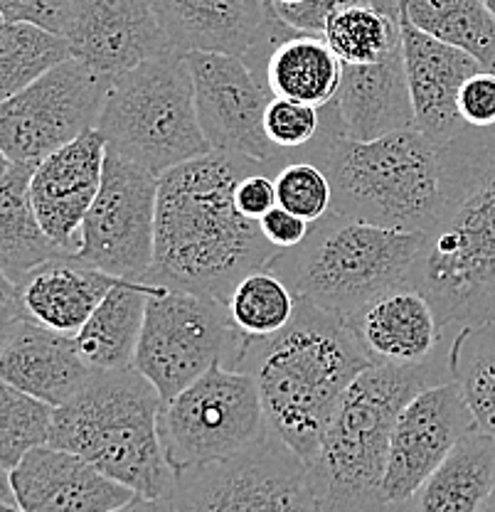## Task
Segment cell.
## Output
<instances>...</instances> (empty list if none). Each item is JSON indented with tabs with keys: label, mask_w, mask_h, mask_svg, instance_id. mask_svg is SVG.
<instances>
[{
	"label": "cell",
	"mask_w": 495,
	"mask_h": 512,
	"mask_svg": "<svg viewBox=\"0 0 495 512\" xmlns=\"http://www.w3.org/2000/svg\"><path fill=\"white\" fill-rule=\"evenodd\" d=\"M264 163L212 151L161 178L156 256L143 284L230 301L239 281L266 269L279 249L234 207V188ZM269 170V168H266Z\"/></svg>",
	"instance_id": "1"
},
{
	"label": "cell",
	"mask_w": 495,
	"mask_h": 512,
	"mask_svg": "<svg viewBox=\"0 0 495 512\" xmlns=\"http://www.w3.org/2000/svg\"><path fill=\"white\" fill-rule=\"evenodd\" d=\"M441 153V207L409 274L459 330L495 320V128L466 126Z\"/></svg>",
	"instance_id": "2"
},
{
	"label": "cell",
	"mask_w": 495,
	"mask_h": 512,
	"mask_svg": "<svg viewBox=\"0 0 495 512\" xmlns=\"http://www.w3.org/2000/svg\"><path fill=\"white\" fill-rule=\"evenodd\" d=\"M372 360L348 320L298 298L294 320L271 338H247L239 372L262 392L269 431L311 466L335 409Z\"/></svg>",
	"instance_id": "3"
},
{
	"label": "cell",
	"mask_w": 495,
	"mask_h": 512,
	"mask_svg": "<svg viewBox=\"0 0 495 512\" xmlns=\"http://www.w3.org/2000/svg\"><path fill=\"white\" fill-rule=\"evenodd\" d=\"M444 382L449 355L417 367L375 365L350 384L308 466L323 512H402L382 490L392 431L419 392Z\"/></svg>",
	"instance_id": "4"
},
{
	"label": "cell",
	"mask_w": 495,
	"mask_h": 512,
	"mask_svg": "<svg viewBox=\"0 0 495 512\" xmlns=\"http://www.w3.org/2000/svg\"><path fill=\"white\" fill-rule=\"evenodd\" d=\"M163 399L136 367L97 372L57 407L50 444L72 451L143 498H173L178 471L158 431Z\"/></svg>",
	"instance_id": "5"
},
{
	"label": "cell",
	"mask_w": 495,
	"mask_h": 512,
	"mask_svg": "<svg viewBox=\"0 0 495 512\" xmlns=\"http://www.w3.org/2000/svg\"><path fill=\"white\" fill-rule=\"evenodd\" d=\"M333 188L330 212L402 232H427L441 207V153L417 126L353 141L321 126L298 153Z\"/></svg>",
	"instance_id": "6"
},
{
	"label": "cell",
	"mask_w": 495,
	"mask_h": 512,
	"mask_svg": "<svg viewBox=\"0 0 495 512\" xmlns=\"http://www.w3.org/2000/svg\"><path fill=\"white\" fill-rule=\"evenodd\" d=\"M424 239V232L377 227L328 212L311 222L298 247L276 252L266 269L296 298L350 318L372 298L407 284Z\"/></svg>",
	"instance_id": "7"
},
{
	"label": "cell",
	"mask_w": 495,
	"mask_h": 512,
	"mask_svg": "<svg viewBox=\"0 0 495 512\" xmlns=\"http://www.w3.org/2000/svg\"><path fill=\"white\" fill-rule=\"evenodd\" d=\"M97 131L111 151L158 178L212 153L198 119L188 55L168 52L116 77Z\"/></svg>",
	"instance_id": "8"
},
{
	"label": "cell",
	"mask_w": 495,
	"mask_h": 512,
	"mask_svg": "<svg viewBox=\"0 0 495 512\" xmlns=\"http://www.w3.org/2000/svg\"><path fill=\"white\" fill-rule=\"evenodd\" d=\"M247 335L239 333L227 303L188 291L151 296L136 352V370L173 399L212 367L239 370Z\"/></svg>",
	"instance_id": "9"
},
{
	"label": "cell",
	"mask_w": 495,
	"mask_h": 512,
	"mask_svg": "<svg viewBox=\"0 0 495 512\" xmlns=\"http://www.w3.org/2000/svg\"><path fill=\"white\" fill-rule=\"evenodd\" d=\"M158 431L178 473L237 456L271 434L254 375L227 367H212L163 402Z\"/></svg>",
	"instance_id": "10"
},
{
	"label": "cell",
	"mask_w": 495,
	"mask_h": 512,
	"mask_svg": "<svg viewBox=\"0 0 495 512\" xmlns=\"http://www.w3.org/2000/svg\"><path fill=\"white\" fill-rule=\"evenodd\" d=\"M175 512H323L308 463L279 436L237 456L178 473Z\"/></svg>",
	"instance_id": "11"
},
{
	"label": "cell",
	"mask_w": 495,
	"mask_h": 512,
	"mask_svg": "<svg viewBox=\"0 0 495 512\" xmlns=\"http://www.w3.org/2000/svg\"><path fill=\"white\" fill-rule=\"evenodd\" d=\"M116 79L67 60L0 106V148L15 163H40L99 126Z\"/></svg>",
	"instance_id": "12"
},
{
	"label": "cell",
	"mask_w": 495,
	"mask_h": 512,
	"mask_svg": "<svg viewBox=\"0 0 495 512\" xmlns=\"http://www.w3.org/2000/svg\"><path fill=\"white\" fill-rule=\"evenodd\" d=\"M161 178L106 148L104 178L82 224L77 259L124 281H146L156 256Z\"/></svg>",
	"instance_id": "13"
},
{
	"label": "cell",
	"mask_w": 495,
	"mask_h": 512,
	"mask_svg": "<svg viewBox=\"0 0 495 512\" xmlns=\"http://www.w3.org/2000/svg\"><path fill=\"white\" fill-rule=\"evenodd\" d=\"M188 64L198 119L212 151L259 160L274 175L294 163L266 136L264 116L274 96L242 57L190 52Z\"/></svg>",
	"instance_id": "14"
},
{
	"label": "cell",
	"mask_w": 495,
	"mask_h": 512,
	"mask_svg": "<svg viewBox=\"0 0 495 512\" xmlns=\"http://www.w3.org/2000/svg\"><path fill=\"white\" fill-rule=\"evenodd\" d=\"M473 431H478L476 419L456 382L434 384L419 392L402 409L392 431L382 485L387 503L402 508Z\"/></svg>",
	"instance_id": "15"
},
{
	"label": "cell",
	"mask_w": 495,
	"mask_h": 512,
	"mask_svg": "<svg viewBox=\"0 0 495 512\" xmlns=\"http://www.w3.org/2000/svg\"><path fill=\"white\" fill-rule=\"evenodd\" d=\"M65 37L74 60L114 79L175 52L153 0H77Z\"/></svg>",
	"instance_id": "16"
},
{
	"label": "cell",
	"mask_w": 495,
	"mask_h": 512,
	"mask_svg": "<svg viewBox=\"0 0 495 512\" xmlns=\"http://www.w3.org/2000/svg\"><path fill=\"white\" fill-rule=\"evenodd\" d=\"M106 141L94 128L40 160L30 197L47 237L67 254L82 249V224L97 200L104 178Z\"/></svg>",
	"instance_id": "17"
},
{
	"label": "cell",
	"mask_w": 495,
	"mask_h": 512,
	"mask_svg": "<svg viewBox=\"0 0 495 512\" xmlns=\"http://www.w3.org/2000/svg\"><path fill=\"white\" fill-rule=\"evenodd\" d=\"M372 365L417 367L449 355L456 330L444 328L439 313L419 288L402 284L372 298L345 318Z\"/></svg>",
	"instance_id": "18"
},
{
	"label": "cell",
	"mask_w": 495,
	"mask_h": 512,
	"mask_svg": "<svg viewBox=\"0 0 495 512\" xmlns=\"http://www.w3.org/2000/svg\"><path fill=\"white\" fill-rule=\"evenodd\" d=\"M321 126L353 141H375L414 126L402 42L380 62L345 64L338 94L321 109Z\"/></svg>",
	"instance_id": "19"
},
{
	"label": "cell",
	"mask_w": 495,
	"mask_h": 512,
	"mask_svg": "<svg viewBox=\"0 0 495 512\" xmlns=\"http://www.w3.org/2000/svg\"><path fill=\"white\" fill-rule=\"evenodd\" d=\"M8 493L25 512H111L133 498V490L72 451L40 446L13 471H5Z\"/></svg>",
	"instance_id": "20"
},
{
	"label": "cell",
	"mask_w": 495,
	"mask_h": 512,
	"mask_svg": "<svg viewBox=\"0 0 495 512\" xmlns=\"http://www.w3.org/2000/svg\"><path fill=\"white\" fill-rule=\"evenodd\" d=\"M92 375L74 335H62L18 313H0V377L5 384L62 407Z\"/></svg>",
	"instance_id": "21"
},
{
	"label": "cell",
	"mask_w": 495,
	"mask_h": 512,
	"mask_svg": "<svg viewBox=\"0 0 495 512\" xmlns=\"http://www.w3.org/2000/svg\"><path fill=\"white\" fill-rule=\"evenodd\" d=\"M399 28H402L404 67L412 92L414 126L436 148H444L466 128L459 114L461 87L468 77L486 67L459 47L446 45L417 30L407 18H399Z\"/></svg>",
	"instance_id": "22"
},
{
	"label": "cell",
	"mask_w": 495,
	"mask_h": 512,
	"mask_svg": "<svg viewBox=\"0 0 495 512\" xmlns=\"http://www.w3.org/2000/svg\"><path fill=\"white\" fill-rule=\"evenodd\" d=\"M116 281L79 261L77 254H60L18 284L3 279L0 313H18L62 335H77Z\"/></svg>",
	"instance_id": "23"
},
{
	"label": "cell",
	"mask_w": 495,
	"mask_h": 512,
	"mask_svg": "<svg viewBox=\"0 0 495 512\" xmlns=\"http://www.w3.org/2000/svg\"><path fill=\"white\" fill-rule=\"evenodd\" d=\"M170 47L247 60L274 18L269 0H153Z\"/></svg>",
	"instance_id": "24"
},
{
	"label": "cell",
	"mask_w": 495,
	"mask_h": 512,
	"mask_svg": "<svg viewBox=\"0 0 495 512\" xmlns=\"http://www.w3.org/2000/svg\"><path fill=\"white\" fill-rule=\"evenodd\" d=\"M161 291L163 288L141 284V281H116L92 318L74 335L84 362L92 370H129L136 365L148 301Z\"/></svg>",
	"instance_id": "25"
},
{
	"label": "cell",
	"mask_w": 495,
	"mask_h": 512,
	"mask_svg": "<svg viewBox=\"0 0 495 512\" xmlns=\"http://www.w3.org/2000/svg\"><path fill=\"white\" fill-rule=\"evenodd\" d=\"M495 488V439L473 431L402 505V512H486Z\"/></svg>",
	"instance_id": "26"
},
{
	"label": "cell",
	"mask_w": 495,
	"mask_h": 512,
	"mask_svg": "<svg viewBox=\"0 0 495 512\" xmlns=\"http://www.w3.org/2000/svg\"><path fill=\"white\" fill-rule=\"evenodd\" d=\"M37 163H15L3 158L0 175V274L10 284L55 256L67 254L47 237L30 197Z\"/></svg>",
	"instance_id": "27"
},
{
	"label": "cell",
	"mask_w": 495,
	"mask_h": 512,
	"mask_svg": "<svg viewBox=\"0 0 495 512\" xmlns=\"http://www.w3.org/2000/svg\"><path fill=\"white\" fill-rule=\"evenodd\" d=\"M343 69L326 37L296 30L269 52L259 77L271 96L323 109L338 94Z\"/></svg>",
	"instance_id": "28"
},
{
	"label": "cell",
	"mask_w": 495,
	"mask_h": 512,
	"mask_svg": "<svg viewBox=\"0 0 495 512\" xmlns=\"http://www.w3.org/2000/svg\"><path fill=\"white\" fill-rule=\"evenodd\" d=\"M399 10L417 30L459 47L493 69L495 15L483 0H402Z\"/></svg>",
	"instance_id": "29"
},
{
	"label": "cell",
	"mask_w": 495,
	"mask_h": 512,
	"mask_svg": "<svg viewBox=\"0 0 495 512\" xmlns=\"http://www.w3.org/2000/svg\"><path fill=\"white\" fill-rule=\"evenodd\" d=\"M449 372L478 431L495 439V320L456 330L449 348Z\"/></svg>",
	"instance_id": "30"
},
{
	"label": "cell",
	"mask_w": 495,
	"mask_h": 512,
	"mask_svg": "<svg viewBox=\"0 0 495 512\" xmlns=\"http://www.w3.org/2000/svg\"><path fill=\"white\" fill-rule=\"evenodd\" d=\"M72 60L65 35L30 23H5L0 28V99L8 101L62 62Z\"/></svg>",
	"instance_id": "31"
},
{
	"label": "cell",
	"mask_w": 495,
	"mask_h": 512,
	"mask_svg": "<svg viewBox=\"0 0 495 512\" xmlns=\"http://www.w3.org/2000/svg\"><path fill=\"white\" fill-rule=\"evenodd\" d=\"M399 18L402 13H387L377 5H355L335 13L323 37L343 64H372L402 42Z\"/></svg>",
	"instance_id": "32"
},
{
	"label": "cell",
	"mask_w": 495,
	"mask_h": 512,
	"mask_svg": "<svg viewBox=\"0 0 495 512\" xmlns=\"http://www.w3.org/2000/svg\"><path fill=\"white\" fill-rule=\"evenodd\" d=\"M296 293L269 269H259L239 281L227 308L239 333L247 338H271L294 320Z\"/></svg>",
	"instance_id": "33"
},
{
	"label": "cell",
	"mask_w": 495,
	"mask_h": 512,
	"mask_svg": "<svg viewBox=\"0 0 495 512\" xmlns=\"http://www.w3.org/2000/svg\"><path fill=\"white\" fill-rule=\"evenodd\" d=\"M57 407L13 384H0V463L13 471L30 451L50 444Z\"/></svg>",
	"instance_id": "34"
},
{
	"label": "cell",
	"mask_w": 495,
	"mask_h": 512,
	"mask_svg": "<svg viewBox=\"0 0 495 512\" xmlns=\"http://www.w3.org/2000/svg\"><path fill=\"white\" fill-rule=\"evenodd\" d=\"M276 200L301 220L316 222L330 212L333 188L328 175L316 163L298 160L276 173Z\"/></svg>",
	"instance_id": "35"
},
{
	"label": "cell",
	"mask_w": 495,
	"mask_h": 512,
	"mask_svg": "<svg viewBox=\"0 0 495 512\" xmlns=\"http://www.w3.org/2000/svg\"><path fill=\"white\" fill-rule=\"evenodd\" d=\"M264 128L269 141L298 163V153L311 146L321 133V109L274 96L266 106Z\"/></svg>",
	"instance_id": "36"
},
{
	"label": "cell",
	"mask_w": 495,
	"mask_h": 512,
	"mask_svg": "<svg viewBox=\"0 0 495 512\" xmlns=\"http://www.w3.org/2000/svg\"><path fill=\"white\" fill-rule=\"evenodd\" d=\"M77 0H0L5 23H30L65 35Z\"/></svg>",
	"instance_id": "37"
},
{
	"label": "cell",
	"mask_w": 495,
	"mask_h": 512,
	"mask_svg": "<svg viewBox=\"0 0 495 512\" xmlns=\"http://www.w3.org/2000/svg\"><path fill=\"white\" fill-rule=\"evenodd\" d=\"M459 114L471 128H495V69H481L459 92Z\"/></svg>",
	"instance_id": "38"
},
{
	"label": "cell",
	"mask_w": 495,
	"mask_h": 512,
	"mask_svg": "<svg viewBox=\"0 0 495 512\" xmlns=\"http://www.w3.org/2000/svg\"><path fill=\"white\" fill-rule=\"evenodd\" d=\"M279 205L276 200V175L266 168H257L244 175L234 188V207L247 220L259 222Z\"/></svg>",
	"instance_id": "39"
},
{
	"label": "cell",
	"mask_w": 495,
	"mask_h": 512,
	"mask_svg": "<svg viewBox=\"0 0 495 512\" xmlns=\"http://www.w3.org/2000/svg\"><path fill=\"white\" fill-rule=\"evenodd\" d=\"M375 0H303L296 5H279L276 15L291 25L294 30L313 32V35H323L328 20L340 10L355 8V5H372Z\"/></svg>",
	"instance_id": "40"
},
{
	"label": "cell",
	"mask_w": 495,
	"mask_h": 512,
	"mask_svg": "<svg viewBox=\"0 0 495 512\" xmlns=\"http://www.w3.org/2000/svg\"><path fill=\"white\" fill-rule=\"evenodd\" d=\"M259 227H262L264 237L269 239L279 252H284V249L298 247V244L306 239L311 222L301 220V217H296L294 212L276 205L269 215H264L262 220H259Z\"/></svg>",
	"instance_id": "41"
},
{
	"label": "cell",
	"mask_w": 495,
	"mask_h": 512,
	"mask_svg": "<svg viewBox=\"0 0 495 512\" xmlns=\"http://www.w3.org/2000/svg\"><path fill=\"white\" fill-rule=\"evenodd\" d=\"M111 512H175V510H173V500L170 498H143V495H133L129 503Z\"/></svg>",
	"instance_id": "42"
},
{
	"label": "cell",
	"mask_w": 495,
	"mask_h": 512,
	"mask_svg": "<svg viewBox=\"0 0 495 512\" xmlns=\"http://www.w3.org/2000/svg\"><path fill=\"white\" fill-rule=\"evenodd\" d=\"M372 5H377V8L387 10V13H399V5H402V0H375Z\"/></svg>",
	"instance_id": "43"
},
{
	"label": "cell",
	"mask_w": 495,
	"mask_h": 512,
	"mask_svg": "<svg viewBox=\"0 0 495 512\" xmlns=\"http://www.w3.org/2000/svg\"><path fill=\"white\" fill-rule=\"evenodd\" d=\"M0 512H25L15 500H3V510Z\"/></svg>",
	"instance_id": "44"
},
{
	"label": "cell",
	"mask_w": 495,
	"mask_h": 512,
	"mask_svg": "<svg viewBox=\"0 0 495 512\" xmlns=\"http://www.w3.org/2000/svg\"><path fill=\"white\" fill-rule=\"evenodd\" d=\"M274 8H279V5H296V3H303V0H269Z\"/></svg>",
	"instance_id": "45"
},
{
	"label": "cell",
	"mask_w": 495,
	"mask_h": 512,
	"mask_svg": "<svg viewBox=\"0 0 495 512\" xmlns=\"http://www.w3.org/2000/svg\"><path fill=\"white\" fill-rule=\"evenodd\" d=\"M486 512H495V488H493L491 500H488V508H486Z\"/></svg>",
	"instance_id": "46"
},
{
	"label": "cell",
	"mask_w": 495,
	"mask_h": 512,
	"mask_svg": "<svg viewBox=\"0 0 495 512\" xmlns=\"http://www.w3.org/2000/svg\"><path fill=\"white\" fill-rule=\"evenodd\" d=\"M483 3H486L488 10H491V13L495 15V0H483Z\"/></svg>",
	"instance_id": "47"
},
{
	"label": "cell",
	"mask_w": 495,
	"mask_h": 512,
	"mask_svg": "<svg viewBox=\"0 0 495 512\" xmlns=\"http://www.w3.org/2000/svg\"><path fill=\"white\" fill-rule=\"evenodd\" d=\"M493 69H495V64H493Z\"/></svg>",
	"instance_id": "48"
}]
</instances>
